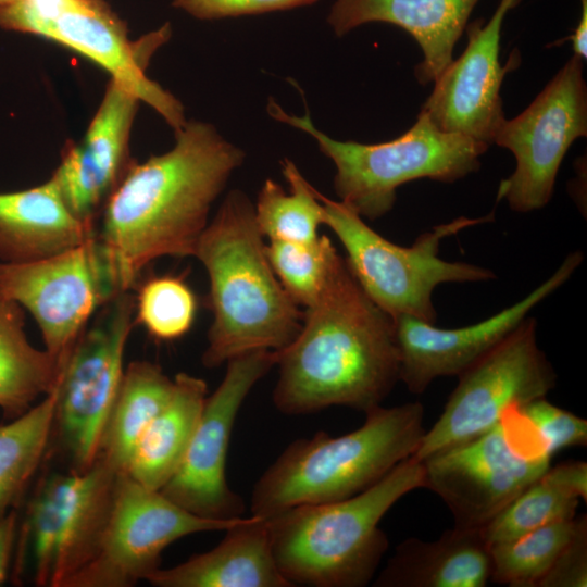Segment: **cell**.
Instances as JSON below:
<instances>
[{"label": "cell", "mask_w": 587, "mask_h": 587, "mask_svg": "<svg viewBox=\"0 0 587 587\" xmlns=\"http://www.w3.org/2000/svg\"><path fill=\"white\" fill-rule=\"evenodd\" d=\"M120 473L97 458L85 471L42 477L18 524L16 569L29 559L36 586L66 587L96 552Z\"/></svg>", "instance_id": "obj_10"}, {"label": "cell", "mask_w": 587, "mask_h": 587, "mask_svg": "<svg viewBox=\"0 0 587 587\" xmlns=\"http://www.w3.org/2000/svg\"><path fill=\"white\" fill-rule=\"evenodd\" d=\"M197 311V297L180 275H152L138 286L135 322L155 340L184 337L191 329Z\"/></svg>", "instance_id": "obj_31"}, {"label": "cell", "mask_w": 587, "mask_h": 587, "mask_svg": "<svg viewBox=\"0 0 587 587\" xmlns=\"http://www.w3.org/2000/svg\"><path fill=\"white\" fill-rule=\"evenodd\" d=\"M243 159L215 126L187 121L171 150L132 162L104 204L97 233L122 291L133 289L157 259L193 257L214 201Z\"/></svg>", "instance_id": "obj_1"}, {"label": "cell", "mask_w": 587, "mask_h": 587, "mask_svg": "<svg viewBox=\"0 0 587 587\" xmlns=\"http://www.w3.org/2000/svg\"><path fill=\"white\" fill-rule=\"evenodd\" d=\"M60 367L50 353L35 348L25 334L23 308L0 297V410L13 420L57 385Z\"/></svg>", "instance_id": "obj_26"}, {"label": "cell", "mask_w": 587, "mask_h": 587, "mask_svg": "<svg viewBox=\"0 0 587 587\" xmlns=\"http://www.w3.org/2000/svg\"><path fill=\"white\" fill-rule=\"evenodd\" d=\"M275 408L287 415L341 405L366 413L400 380L392 317L362 289L345 258L334 261L295 339L276 351Z\"/></svg>", "instance_id": "obj_2"}, {"label": "cell", "mask_w": 587, "mask_h": 587, "mask_svg": "<svg viewBox=\"0 0 587 587\" xmlns=\"http://www.w3.org/2000/svg\"><path fill=\"white\" fill-rule=\"evenodd\" d=\"M551 455L515 408L488 432L421 461L424 487L454 526L483 528L550 467Z\"/></svg>", "instance_id": "obj_9"}, {"label": "cell", "mask_w": 587, "mask_h": 587, "mask_svg": "<svg viewBox=\"0 0 587 587\" xmlns=\"http://www.w3.org/2000/svg\"><path fill=\"white\" fill-rule=\"evenodd\" d=\"M267 111L275 120L305 132L335 165V192L363 218L376 220L388 213L401 185L429 178L453 183L478 171L488 145L441 130L421 110L416 122L401 136L380 143L334 139L302 116L285 112L270 100Z\"/></svg>", "instance_id": "obj_6"}, {"label": "cell", "mask_w": 587, "mask_h": 587, "mask_svg": "<svg viewBox=\"0 0 587 587\" xmlns=\"http://www.w3.org/2000/svg\"><path fill=\"white\" fill-rule=\"evenodd\" d=\"M490 575V548L482 528L453 526L434 541L400 542L373 586L485 587Z\"/></svg>", "instance_id": "obj_23"}, {"label": "cell", "mask_w": 587, "mask_h": 587, "mask_svg": "<svg viewBox=\"0 0 587 587\" xmlns=\"http://www.w3.org/2000/svg\"><path fill=\"white\" fill-rule=\"evenodd\" d=\"M135 323V296L130 290L122 291L99 309L61 366L54 388L52 435H57L72 471H85L98 458Z\"/></svg>", "instance_id": "obj_11"}, {"label": "cell", "mask_w": 587, "mask_h": 587, "mask_svg": "<svg viewBox=\"0 0 587 587\" xmlns=\"http://www.w3.org/2000/svg\"><path fill=\"white\" fill-rule=\"evenodd\" d=\"M555 479L575 492L584 501L587 500V463L584 461H569L549 467Z\"/></svg>", "instance_id": "obj_37"}, {"label": "cell", "mask_w": 587, "mask_h": 587, "mask_svg": "<svg viewBox=\"0 0 587 587\" xmlns=\"http://www.w3.org/2000/svg\"><path fill=\"white\" fill-rule=\"evenodd\" d=\"M240 519L200 517L122 472L96 552L66 587L134 586L161 567L162 552L174 541L196 533L225 530Z\"/></svg>", "instance_id": "obj_15"}, {"label": "cell", "mask_w": 587, "mask_h": 587, "mask_svg": "<svg viewBox=\"0 0 587 587\" xmlns=\"http://www.w3.org/2000/svg\"><path fill=\"white\" fill-rule=\"evenodd\" d=\"M587 586V517L582 516L572 540L559 554L538 587Z\"/></svg>", "instance_id": "obj_35"}, {"label": "cell", "mask_w": 587, "mask_h": 587, "mask_svg": "<svg viewBox=\"0 0 587 587\" xmlns=\"http://www.w3.org/2000/svg\"><path fill=\"white\" fill-rule=\"evenodd\" d=\"M95 236V227L71 212L52 176L33 188L0 193V262L40 261Z\"/></svg>", "instance_id": "obj_22"}, {"label": "cell", "mask_w": 587, "mask_h": 587, "mask_svg": "<svg viewBox=\"0 0 587 587\" xmlns=\"http://www.w3.org/2000/svg\"><path fill=\"white\" fill-rule=\"evenodd\" d=\"M422 487L423 464L412 455L352 497L266 517L279 571L292 586H366L388 549L380 520L403 496Z\"/></svg>", "instance_id": "obj_4"}, {"label": "cell", "mask_w": 587, "mask_h": 587, "mask_svg": "<svg viewBox=\"0 0 587 587\" xmlns=\"http://www.w3.org/2000/svg\"><path fill=\"white\" fill-rule=\"evenodd\" d=\"M365 415L351 433L317 432L288 445L254 484L251 514L268 517L352 497L416 452L425 433L420 402L378 405Z\"/></svg>", "instance_id": "obj_5"}, {"label": "cell", "mask_w": 587, "mask_h": 587, "mask_svg": "<svg viewBox=\"0 0 587 587\" xmlns=\"http://www.w3.org/2000/svg\"><path fill=\"white\" fill-rule=\"evenodd\" d=\"M579 499L548 469L482 528L484 538L490 548L540 526L574 519Z\"/></svg>", "instance_id": "obj_30"}, {"label": "cell", "mask_w": 587, "mask_h": 587, "mask_svg": "<svg viewBox=\"0 0 587 587\" xmlns=\"http://www.w3.org/2000/svg\"><path fill=\"white\" fill-rule=\"evenodd\" d=\"M517 2L501 0L485 25L483 20L466 25L463 53L436 78L421 109L441 130L494 143L505 120L500 87L507 73L519 65V55H511L505 66L499 61L501 26Z\"/></svg>", "instance_id": "obj_18"}, {"label": "cell", "mask_w": 587, "mask_h": 587, "mask_svg": "<svg viewBox=\"0 0 587 587\" xmlns=\"http://www.w3.org/2000/svg\"><path fill=\"white\" fill-rule=\"evenodd\" d=\"M193 257L208 274L213 315L204 366L217 367L249 351H279L295 339L303 313L271 266L254 204L242 190L225 196Z\"/></svg>", "instance_id": "obj_3"}, {"label": "cell", "mask_w": 587, "mask_h": 587, "mask_svg": "<svg viewBox=\"0 0 587 587\" xmlns=\"http://www.w3.org/2000/svg\"><path fill=\"white\" fill-rule=\"evenodd\" d=\"M172 396L137 440L125 473L160 490L175 474L199 422L208 386L202 378L178 373Z\"/></svg>", "instance_id": "obj_24"}, {"label": "cell", "mask_w": 587, "mask_h": 587, "mask_svg": "<svg viewBox=\"0 0 587 587\" xmlns=\"http://www.w3.org/2000/svg\"><path fill=\"white\" fill-rule=\"evenodd\" d=\"M583 60L573 54L521 114L504 120L496 135L494 143L510 150L516 161L497 195L513 211L530 212L550 201L569 148L587 135Z\"/></svg>", "instance_id": "obj_14"}, {"label": "cell", "mask_w": 587, "mask_h": 587, "mask_svg": "<svg viewBox=\"0 0 587 587\" xmlns=\"http://www.w3.org/2000/svg\"><path fill=\"white\" fill-rule=\"evenodd\" d=\"M0 28L42 37L104 68L155 110L174 129L185 123L184 107L146 75L153 53L171 37L168 23L136 41L104 0H49L0 4Z\"/></svg>", "instance_id": "obj_8"}, {"label": "cell", "mask_w": 587, "mask_h": 587, "mask_svg": "<svg viewBox=\"0 0 587 587\" xmlns=\"http://www.w3.org/2000/svg\"><path fill=\"white\" fill-rule=\"evenodd\" d=\"M54 408L53 389L21 416L0 423V521L21 500L47 455Z\"/></svg>", "instance_id": "obj_27"}, {"label": "cell", "mask_w": 587, "mask_h": 587, "mask_svg": "<svg viewBox=\"0 0 587 587\" xmlns=\"http://www.w3.org/2000/svg\"><path fill=\"white\" fill-rule=\"evenodd\" d=\"M120 292L98 236L40 261L0 262V297L32 314L60 370L93 313Z\"/></svg>", "instance_id": "obj_13"}, {"label": "cell", "mask_w": 587, "mask_h": 587, "mask_svg": "<svg viewBox=\"0 0 587 587\" xmlns=\"http://www.w3.org/2000/svg\"><path fill=\"white\" fill-rule=\"evenodd\" d=\"M569 253L554 273L516 303L473 325L440 328L410 315L392 317L400 358V380L422 394L436 378L459 376L510 336L542 300L563 286L582 264Z\"/></svg>", "instance_id": "obj_17"}, {"label": "cell", "mask_w": 587, "mask_h": 587, "mask_svg": "<svg viewBox=\"0 0 587 587\" xmlns=\"http://www.w3.org/2000/svg\"><path fill=\"white\" fill-rule=\"evenodd\" d=\"M139 103L129 87L110 78L83 140L62 150L52 177L71 212L87 225L95 226L134 161L129 137Z\"/></svg>", "instance_id": "obj_19"}, {"label": "cell", "mask_w": 587, "mask_h": 587, "mask_svg": "<svg viewBox=\"0 0 587 587\" xmlns=\"http://www.w3.org/2000/svg\"><path fill=\"white\" fill-rule=\"evenodd\" d=\"M147 582L157 587H292L279 571L267 519L251 514L225 529L221 542Z\"/></svg>", "instance_id": "obj_21"}, {"label": "cell", "mask_w": 587, "mask_h": 587, "mask_svg": "<svg viewBox=\"0 0 587 587\" xmlns=\"http://www.w3.org/2000/svg\"><path fill=\"white\" fill-rule=\"evenodd\" d=\"M282 171L290 192L277 182L265 179L254 204L258 228L268 241L313 242L320 237L319 227L323 225V208L316 189L291 160H283Z\"/></svg>", "instance_id": "obj_28"}, {"label": "cell", "mask_w": 587, "mask_h": 587, "mask_svg": "<svg viewBox=\"0 0 587 587\" xmlns=\"http://www.w3.org/2000/svg\"><path fill=\"white\" fill-rule=\"evenodd\" d=\"M580 520L553 522L490 547V580L510 587H538L576 534Z\"/></svg>", "instance_id": "obj_29"}, {"label": "cell", "mask_w": 587, "mask_h": 587, "mask_svg": "<svg viewBox=\"0 0 587 587\" xmlns=\"http://www.w3.org/2000/svg\"><path fill=\"white\" fill-rule=\"evenodd\" d=\"M323 225L335 234L346 262L365 294L391 317L410 315L436 324L433 292L444 283L484 282L495 273L483 266L439 258L440 241L462 229L488 223L492 213L478 218L458 217L421 234L411 247L398 246L371 228L350 207L316 190Z\"/></svg>", "instance_id": "obj_7"}, {"label": "cell", "mask_w": 587, "mask_h": 587, "mask_svg": "<svg viewBox=\"0 0 587 587\" xmlns=\"http://www.w3.org/2000/svg\"><path fill=\"white\" fill-rule=\"evenodd\" d=\"M173 388L174 379L160 365L130 362L105 422L98 458L125 473L137 440L168 402Z\"/></svg>", "instance_id": "obj_25"}, {"label": "cell", "mask_w": 587, "mask_h": 587, "mask_svg": "<svg viewBox=\"0 0 587 587\" xmlns=\"http://www.w3.org/2000/svg\"><path fill=\"white\" fill-rule=\"evenodd\" d=\"M18 514L12 510L0 521V585L9 575L18 534Z\"/></svg>", "instance_id": "obj_36"}, {"label": "cell", "mask_w": 587, "mask_h": 587, "mask_svg": "<svg viewBox=\"0 0 587 587\" xmlns=\"http://www.w3.org/2000/svg\"><path fill=\"white\" fill-rule=\"evenodd\" d=\"M580 18L572 36L567 40L572 41L574 54L586 60L587 58V0H580Z\"/></svg>", "instance_id": "obj_38"}, {"label": "cell", "mask_w": 587, "mask_h": 587, "mask_svg": "<svg viewBox=\"0 0 587 587\" xmlns=\"http://www.w3.org/2000/svg\"><path fill=\"white\" fill-rule=\"evenodd\" d=\"M276 361V351L254 350L226 362L224 378L207 397L186 453L175 474L160 489L162 495L200 517H242L245 502L226 480L230 434L246 397Z\"/></svg>", "instance_id": "obj_16"}, {"label": "cell", "mask_w": 587, "mask_h": 587, "mask_svg": "<svg viewBox=\"0 0 587 587\" xmlns=\"http://www.w3.org/2000/svg\"><path fill=\"white\" fill-rule=\"evenodd\" d=\"M266 254L285 291L305 309L320 297L339 253L326 235H320L310 243L270 240Z\"/></svg>", "instance_id": "obj_32"}, {"label": "cell", "mask_w": 587, "mask_h": 587, "mask_svg": "<svg viewBox=\"0 0 587 587\" xmlns=\"http://www.w3.org/2000/svg\"><path fill=\"white\" fill-rule=\"evenodd\" d=\"M43 1H49V0H0V4L12 3V2L39 3V2H43Z\"/></svg>", "instance_id": "obj_39"}, {"label": "cell", "mask_w": 587, "mask_h": 587, "mask_svg": "<svg viewBox=\"0 0 587 587\" xmlns=\"http://www.w3.org/2000/svg\"><path fill=\"white\" fill-rule=\"evenodd\" d=\"M317 0H173V7L198 20H218L304 7Z\"/></svg>", "instance_id": "obj_34"}, {"label": "cell", "mask_w": 587, "mask_h": 587, "mask_svg": "<svg viewBox=\"0 0 587 587\" xmlns=\"http://www.w3.org/2000/svg\"><path fill=\"white\" fill-rule=\"evenodd\" d=\"M479 0H335L327 22L342 36L367 23L396 25L419 43L423 60L415 66L421 84L435 82L452 61L457 41Z\"/></svg>", "instance_id": "obj_20"}, {"label": "cell", "mask_w": 587, "mask_h": 587, "mask_svg": "<svg viewBox=\"0 0 587 587\" xmlns=\"http://www.w3.org/2000/svg\"><path fill=\"white\" fill-rule=\"evenodd\" d=\"M552 457L563 448L586 446L587 421L550 403L546 397L515 408Z\"/></svg>", "instance_id": "obj_33"}, {"label": "cell", "mask_w": 587, "mask_h": 587, "mask_svg": "<svg viewBox=\"0 0 587 587\" xmlns=\"http://www.w3.org/2000/svg\"><path fill=\"white\" fill-rule=\"evenodd\" d=\"M534 317L458 377L444 411L413 454L419 461L469 441L498 425L513 408L546 397L557 374L536 339Z\"/></svg>", "instance_id": "obj_12"}]
</instances>
